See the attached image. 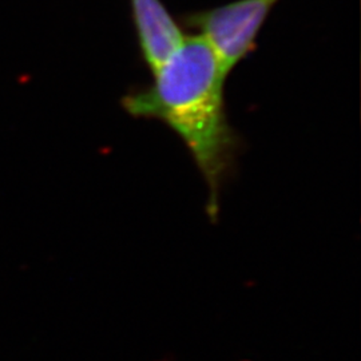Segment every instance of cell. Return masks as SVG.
Masks as SVG:
<instances>
[{
	"instance_id": "3",
	"label": "cell",
	"mask_w": 361,
	"mask_h": 361,
	"mask_svg": "<svg viewBox=\"0 0 361 361\" xmlns=\"http://www.w3.org/2000/svg\"><path fill=\"white\" fill-rule=\"evenodd\" d=\"M143 62L154 73L186 35L161 0H130Z\"/></svg>"
},
{
	"instance_id": "2",
	"label": "cell",
	"mask_w": 361,
	"mask_h": 361,
	"mask_svg": "<svg viewBox=\"0 0 361 361\" xmlns=\"http://www.w3.org/2000/svg\"><path fill=\"white\" fill-rule=\"evenodd\" d=\"M280 0H234L214 8L183 15L214 52L226 78L256 49L258 34Z\"/></svg>"
},
{
	"instance_id": "1",
	"label": "cell",
	"mask_w": 361,
	"mask_h": 361,
	"mask_svg": "<svg viewBox=\"0 0 361 361\" xmlns=\"http://www.w3.org/2000/svg\"><path fill=\"white\" fill-rule=\"evenodd\" d=\"M225 80L207 42L186 35L153 73V82L121 101L129 116L157 119L178 135L207 183L210 219L219 214L221 189L243 146L226 114Z\"/></svg>"
}]
</instances>
